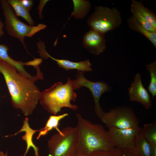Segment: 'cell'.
<instances>
[{
    "label": "cell",
    "mask_w": 156,
    "mask_h": 156,
    "mask_svg": "<svg viewBox=\"0 0 156 156\" xmlns=\"http://www.w3.org/2000/svg\"><path fill=\"white\" fill-rule=\"evenodd\" d=\"M122 22L121 13L116 7L102 6L95 7L87 21L91 29L104 35L118 28Z\"/></svg>",
    "instance_id": "8992f818"
},
{
    "label": "cell",
    "mask_w": 156,
    "mask_h": 156,
    "mask_svg": "<svg viewBox=\"0 0 156 156\" xmlns=\"http://www.w3.org/2000/svg\"><path fill=\"white\" fill-rule=\"evenodd\" d=\"M5 19V28L10 36L18 39L26 49L24 42L26 37H31L47 26L43 24L30 26L21 21L7 0H0Z\"/></svg>",
    "instance_id": "277c9868"
},
{
    "label": "cell",
    "mask_w": 156,
    "mask_h": 156,
    "mask_svg": "<svg viewBox=\"0 0 156 156\" xmlns=\"http://www.w3.org/2000/svg\"><path fill=\"white\" fill-rule=\"evenodd\" d=\"M48 140V156H74L77 148L78 138L76 127L68 126L61 130Z\"/></svg>",
    "instance_id": "5b68a950"
},
{
    "label": "cell",
    "mask_w": 156,
    "mask_h": 156,
    "mask_svg": "<svg viewBox=\"0 0 156 156\" xmlns=\"http://www.w3.org/2000/svg\"><path fill=\"white\" fill-rule=\"evenodd\" d=\"M76 116L77 147L86 155L89 156L94 152L107 151L115 147L113 141L102 125L92 123L79 114Z\"/></svg>",
    "instance_id": "7a4b0ae2"
},
{
    "label": "cell",
    "mask_w": 156,
    "mask_h": 156,
    "mask_svg": "<svg viewBox=\"0 0 156 156\" xmlns=\"http://www.w3.org/2000/svg\"><path fill=\"white\" fill-rule=\"evenodd\" d=\"M39 53L41 57L44 59L47 60L49 58H51L55 61L60 67L63 68L67 71L77 69L84 72L91 71L92 70L91 67L92 64L89 60L75 62L67 60L56 59L52 57L47 53L45 48L42 49Z\"/></svg>",
    "instance_id": "7c38bea8"
},
{
    "label": "cell",
    "mask_w": 156,
    "mask_h": 156,
    "mask_svg": "<svg viewBox=\"0 0 156 156\" xmlns=\"http://www.w3.org/2000/svg\"><path fill=\"white\" fill-rule=\"evenodd\" d=\"M42 61V59L41 58H36L31 61L25 62V64L27 66H32L35 67L39 66Z\"/></svg>",
    "instance_id": "484cf974"
},
{
    "label": "cell",
    "mask_w": 156,
    "mask_h": 156,
    "mask_svg": "<svg viewBox=\"0 0 156 156\" xmlns=\"http://www.w3.org/2000/svg\"><path fill=\"white\" fill-rule=\"evenodd\" d=\"M82 42L84 47L92 54L98 55L106 48L104 35L90 29L83 36Z\"/></svg>",
    "instance_id": "8fae6325"
},
{
    "label": "cell",
    "mask_w": 156,
    "mask_h": 156,
    "mask_svg": "<svg viewBox=\"0 0 156 156\" xmlns=\"http://www.w3.org/2000/svg\"><path fill=\"white\" fill-rule=\"evenodd\" d=\"M84 72L77 71L76 79L73 80L74 89L78 90L82 87H85L90 90L94 98L96 113L100 118L104 112L100 104V98L103 93L110 91V88L106 83L100 81L94 82L88 80L84 77Z\"/></svg>",
    "instance_id": "ba28073f"
},
{
    "label": "cell",
    "mask_w": 156,
    "mask_h": 156,
    "mask_svg": "<svg viewBox=\"0 0 156 156\" xmlns=\"http://www.w3.org/2000/svg\"><path fill=\"white\" fill-rule=\"evenodd\" d=\"M127 23L130 29L142 34L156 48V32H151L146 30L132 15L128 18Z\"/></svg>",
    "instance_id": "9a60e30c"
},
{
    "label": "cell",
    "mask_w": 156,
    "mask_h": 156,
    "mask_svg": "<svg viewBox=\"0 0 156 156\" xmlns=\"http://www.w3.org/2000/svg\"><path fill=\"white\" fill-rule=\"evenodd\" d=\"M22 5L29 11H30L33 5L32 0H19Z\"/></svg>",
    "instance_id": "d4e9b609"
},
{
    "label": "cell",
    "mask_w": 156,
    "mask_h": 156,
    "mask_svg": "<svg viewBox=\"0 0 156 156\" xmlns=\"http://www.w3.org/2000/svg\"><path fill=\"white\" fill-rule=\"evenodd\" d=\"M122 151L124 156H136L128 150H123Z\"/></svg>",
    "instance_id": "f546056e"
},
{
    "label": "cell",
    "mask_w": 156,
    "mask_h": 156,
    "mask_svg": "<svg viewBox=\"0 0 156 156\" xmlns=\"http://www.w3.org/2000/svg\"><path fill=\"white\" fill-rule=\"evenodd\" d=\"M9 47L5 44H0V60L7 62L14 66L18 71L27 77L34 79V76H33L27 72L24 66L25 63L22 61H16L10 57L8 53Z\"/></svg>",
    "instance_id": "4fadbf2b"
},
{
    "label": "cell",
    "mask_w": 156,
    "mask_h": 156,
    "mask_svg": "<svg viewBox=\"0 0 156 156\" xmlns=\"http://www.w3.org/2000/svg\"><path fill=\"white\" fill-rule=\"evenodd\" d=\"M141 129L139 126L125 129L111 127L107 132L115 147L122 151H130L133 147L136 137Z\"/></svg>",
    "instance_id": "9c48e42d"
},
{
    "label": "cell",
    "mask_w": 156,
    "mask_h": 156,
    "mask_svg": "<svg viewBox=\"0 0 156 156\" xmlns=\"http://www.w3.org/2000/svg\"><path fill=\"white\" fill-rule=\"evenodd\" d=\"M74 90L73 80L68 77L65 83L58 82L41 92L39 101L49 113L55 115L64 107L75 111L78 109V106L70 102L75 101L77 97Z\"/></svg>",
    "instance_id": "3957f363"
},
{
    "label": "cell",
    "mask_w": 156,
    "mask_h": 156,
    "mask_svg": "<svg viewBox=\"0 0 156 156\" xmlns=\"http://www.w3.org/2000/svg\"><path fill=\"white\" fill-rule=\"evenodd\" d=\"M4 25L0 17V38L4 34L3 28Z\"/></svg>",
    "instance_id": "f1b7e54d"
},
{
    "label": "cell",
    "mask_w": 156,
    "mask_h": 156,
    "mask_svg": "<svg viewBox=\"0 0 156 156\" xmlns=\"http://www.w3.org/2000/svg\"><path fill=\"white\" fill-rule=\"evenodd\" d=\"M131 5L146 20L156 29V16L148 8L145 7L141 1L132 0Z\"/></svg>",
    "instance_id": "ac0fdd59"
},
{
    "label": "cell",
    "mask_w": 156,
    "mask_h": 156,
    "mask_svg": "<svg viewBox=\"0 0 156 156\" xmlns=\"http://www.w3.org/2000/svg\"><path fill=\"white\" fill-rule=\"evenodd\" d=\"M73 10L69 19L72 16L77 19H82L88 14L91 8L90 1L84 0H73Z\"/></svg>",
    "instance_id": "2e32d148"
},
{
    "label": "cell",
    "mask_w": 156,
    "mask_h": 156,
    "mask_svg": "<svg viewBox=\"0 0 156 156\" xmlns=\"http://www.w3.org/2000/svg\"><path fill=\"white\" fill-rule=\"evenodd\" d=\"M147 70L149 72L150 81L148 90L153 98L156 96V61L146 65Z\"/></svg>",
    "instance_id": "44dd1931"
},
{
    "label": "cell",
    "mask_w": 156,
    "mask_h": 156,
    "mask_svg": "<svg viewBox=\"0 0 156 156\" xmlns=\"http://www.w3.org/2000/svg\"><path fill=\"white\" fill-rule=\"evenodd\" d=\"M131 11L132 16L145 29L151 32H156V29L149 23L131 5Z\"/></svg>",
    "instance_id": "7402d4cb"
},
{
    "label": "cell",
    "mask_w": 156,
    "mask_h": 156,
    "mask_svg": "<svg viewBox=\"0 0 156 156\" xmlns=\"http://www.w3.org/2000/svg\"><path fill=\"white\" fill-rule=\"evenodd\" d=\"M49 1V0H41L40 1L39 4L37 9L38 10V16L40 19H41L43 18V16L42 14V10L44 6Z\"/></svg>",
    "instance_id": "cb8c5ba5"
},
{
    "label": "cell",
    "mask_w": 156,
    "mask_h": 156,
    "mask_svg": "<svg viewBox=\"0 0 156 156\" xmlns=\"http://www.w3.org/2000/svg\"><path fill=\"white\" fill-rule=\"evenodd\" d=\"M99 118L108 128L125 129L139 126V120L134 111L127 106L112 109Z\"/></svg>",
    "instance_id": "52a82bcc"
},
{
    "label": "cell",
    "mask_w": 156,
    "mask_h": 156,
    "mask_svg": "<svg viewBox=\"0 0 156 156\" xmlns=\"http://www.w3.org/2000/svg\"><path fill=\"white\" fill-rule=\"evenodd\" d=\"M149 144L151 147V156H156V144Z\"/></svg>",
    "instance_id": "83f0119b"
},
{
    "label": "cell",
    "mask_w": 156,
    "mask_h": 156,
    "mask_svg": "<svg viewBox=\"0 0 156 156\" xmlns=\"http://www.w3.org/2000/svg\"><path fill=\"white\" fill-rule=\"evenodd\" d=\"M12 7L17 16H20L24 19L30 26H34V22L31 16L29 11L21 3L19 0H7Z\"/></svg>",
    "instance_id": "d6986e66"
},
{
    "label": "cell",
    "mask_w": 156,
    "mask_h": 156,
    "mask_svg": "<svg viewBox=\"0 0 156 156\" xmlns=\"http://www.w3.org/2000/svg\"><path fill=\"white\" fill-rule=\"evenodd\" d=\"M74 156H89L85 153L82 150L77 147Z\"/></svg>",
    "instance_id": "4316f807"
},
{
    "label": "cell",
    "mask_w": 156,
    "mask_h": 156,
    "mask_svg": "<svg viewBox=\"0 0 156 156\" xmlns=\"http://www.w3.org/2000/svg\"><path fill=\"white\" fill-rule=\"evenodd\" d=\"M89 156H124L122 151L115 147L110 150L103 151H98L92 153Z\"/></svg>",
    "instance_id": "603a6c76"
},
{
    "label": "cell",
    "mask_w": 156,
    "mask_h": 156,
    "mask_svg": "<svg viewBox=\"0 0 156 156\" xmlns=\"http://www.w3.org/2000/svg\"><path fill=\"white\" fill-rule=\"evenodd\" d=\"M128 90L130 101L140 103L147 109L151 107V96L143 84L140 73L136 74Z\"/></svg>",
    "instance_id": "30bf717a"
},
{
    "label": "cell",
    "mask_w": 156,
    "mask_h": 156,
    "mask_svg": "<svg viewBox=\"0 0 156 156\" xmlns=\"http://www.w3.org/2000/svg\"><path fill=\"white\" fill-rule=\"evenodd\" d=\"M68 115L67 113H64L59 115H52L50 116L45 126L40 130L39 134L37 138L38 139L42 136H44L49 131L53 129H55L58 133H62V130L58 128L60 121Z\"/></svg>",
    "instance_id": "e0dca14e"
},
{
    "label": "cell",
    "mask_w": 156,
    "mask_h": 156,
    "mask_svg": "<svg viewBox=\"0 0 156 156\" xmlns=\"http://www.w3.org/2000/svg\"><path fill=\"white\" fill-rule=\"evenodd\" d=\"M129 151L136 156H151L150 144L143 136L141 130L136 137L133 147Z\"/></svg>",
    "instance_id": "5bb4252c"
},
{
    "label": "cell",
    "mask_w": 156,
    "mask_h": 156,
    "mask_svg": "<svg viewBox=\"0 0 156 156\" xmlns=\"http://www.w3.org/2000/svg\"><path fill=\"white\" fill-rule=\"evenodd\" d=\"M8 154L7 152L4 153L3 152L0 151V156H7Z\"/></svg>",
    "instance_id": "4dcf8cb0"
},
{
    "label": "cell",
    "mask_w": 156,
    "mask_h": 156,
    "mask_svg": "<svg viewBox=\"0 0 156 156\" xmlns=\"http://www.w3.org/2000/svg\"><path fill=\"white\" fill-rule=\"evenodd\" d=\"M141 131L144 137L150 144H156V123L154 122L144 124Z\"/></svg>",
    "instance_id": "ffe728a7"
},
{
    "label": "cell",
    "mask_w": 156,
    "mask_h": 156,
    "mask_svg": "<svg viewBox=\"0 0 156 156\" xmlns=\"http://www.w3.org/2000/svg\"><path fill=\"white\" fill-rule=\"evenodd\" d=\"M3 74L11 96L12 103L27 116L31 114L38 104L41 92L35 81L19 73L11 64L0 60Z\"/></svg>",
    "instance_id": "6da1fadb"
}]
</instances>
